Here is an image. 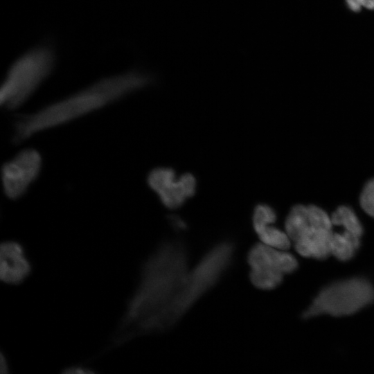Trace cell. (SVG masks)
Segmentation results:
<instances>
[{"mask_svg":"<svg viewBox=\"0 0 374 374\" xmlns=\"http://www.w3.org/2000/svg\"><path fill=\"white\" fill-rule=\"evenodd\" d=\"M189 271L181 244H161L143 266L138 285L115 334V344L150 333L154 321L177 295Z\"/></svg>","mask_w":374,"mask_h":374,"instance_id":"cell-1","label":"cell"},{"mask_svg":"<svg viewBox=\"0 0 374 374\" xmlns=\"http://www.w3.org/2000/svg\"><path fill=\"white\" fill-rule=\"evenodd\" d=\"M150 81L149 77L136 71L101 79L34 113L21 116L15 123L12 141L21 143L40 132L84 116L144 87Z\"/></svg>","mask_w":374,"mask_h":374,"instance_id":"cell-2","label":"cell"},{"mask_svg":"<svg viewBox=\"0 0 374 374\" xmlns=\"http://www.w3.org/2000/svg\"><path fill=\"white\" fill-rule=\"evenodd\" d=\"M233 252L230 242L212 248L190 270L180 290L154 321L150 332L165 330L175 323L220 279L229 267Z\"/></svg>","mask_w":374,"mask_h":374,"instance_id":"cell-3","label":"cell"},{"mask_svg":"<svg viewBox=\"0 0 374 374\" xmlns=\"http://www.w3.org/2000/svg\"><path fill=\"white\" fill-rule=\"evenodd\" d=\"M55 53L48 46L34 48L10 66L0 90L1 105L12 110L22 105L51 74Z\"/></svg>","mask_w":374,"mask_h":374,"instance_id":"cell-4","label":"cell"},{"mask_svg":"<svg viewBox=\"0 0 374 374\" xmlns=\"http://www.w3.org/2000/svg\"><path fill=\"white\" fill-rule=\"evenodd\" d=\"M374 302V287L366 278L355 277L323 287L303 312L305 319L326 314L334 317L355 314Z\"/></svg>","mask_w":374,"mask_h":374,"instance_id":"cell-5","label":"cell"},{"mask_svg":"<svg viewBox=\"0 0 374 374\" xmlns=\"http://www.w3.org/2000/svg\"><path fill=\"white\" fill-rule=\"evenodd\" d=\"M248 263L252 284L264 290L277 287L285 274H291L298 268V262L292 254L262 242L250 249Z\"/></svg>","mask_w":374,"mask_h":374,"instance_id":"cell-6","label":"cell"},{"mask_svg":"<svg viewBox=\"0 0 374 374\" xmlns=\"http://www.w3.org/2000/svg\"><path fill=\"white\" fill-rule=\"evenodd\" d=\"M42 159L39 152L33 148L19 152L1 168V179L6 196L12 200L21 197L37 178Z\"/></svg>","mask_w":374,"mask_h":374,"instance_id":"cell-7","label":"cell"},{"mask_svg":"<svg viewBox=\"0 0 374 374\" xmlns=\"http://www.w3.org/2000/svg\"><path fill=\"white\" fill-rule=\"evenodd\" d=\"M147 181L161 203L170 209L181 206L194 195L197 186L196 179L192 174L186 173L177 179L175 171L169 168L151 170Z\"/></svg>","mask_w":374,"mask_h":374,"instance_id":"cell-8","label":"cell"},{"mask_svg":"<svg viewBox=\"0 0 374 374\" xmlns=\"http://www.w3.org/2000/svg\"><path fill=\"white\" fill-rule=\"evenodd\" d=\"M32 265L23 245L15 240L0 245V279L5 284L22 283L30 274Z\"/></svg>","mask_w":374,"mask_h":374,"instance_id":"cell-9","label":"cell"},{"mask_svg":"<svg viewBox=\"0 0 374 374\" xmlns=\"http://www.w3.org/2000/svg\"><path fill=\"white\" fill-rule=\"evenodd\" d=\"M276 220V213L271 206L262 204L255 207L253 226L261 242L276 249L287 250L291 240L286 232L273 225Z\"/></svg>","mask_w":374,"mask_h":374,"instance_id":"cell-10","label":"cell"},{"mask_svg":"<svg viewBox=\"0 0 374 374\" xmlns=\"http://www.w3.org/2000/svg\"><path fill=\"white\" fill-rule=\"evenodd\" d=\"M285 226L291 241L295 242L303 237L311 227L308 206L298 204L292 208Z\"/></svg>","mask_w":374,"mask_h":374,"instance_id":"cell-11","label":"cell"},{"mask_svg":"<svg viewBox=\"0 0 374 374\" xmlns=\"http://www.w3.org/2000/svg\"><path fill=\"white\" fill-rule=\"evenodd\" d=\"M360 247V238L347 231L333 233L330 239L331 254L340 261H348L354 257Z\"/></svg>","mask_w":374,"mask_h":374,"instance_id":"cell-12","label":"cell"},{"mask_svg":"<svg viewBox=\"0 0 374 374\" xmlns=\"http://www.w3.org/2000/svg\"><path fill=\"white\" fill-rule=\"evenodd\" d=\"M333 225L341 226L345 231L361 238L363 234L362 225L352 208L341 206L337 208L331 216Z\"/></svg>","mask_w":374,"mask_h":374,"instance_id":"cell-13","label":"cell"},{"mask_svg":"<svg viewBox=\"0 0 374 374\" xmlns=\"http://www.w3.org/2000/svg\"><path fill=\"white\" fill-rule=\"evenodd\" d=\"M360 204L363 210L374 218V179L370 180L362 190Z\"/></svg>","mask_w":374,"mask_h":374,"instance_id":"cell-14","label":"cell"},{"mask_svg":"<svg viewBox=\"0 0 374 374\" xmlns=\"http://www.w3.org/2000/svg\"><path fill=\"white\" fill-rule=\"evenodd\" d=\"M348 8L354 12H358L362 9L374 10V0H345Z\"/></svg>","mask_w":374,"mask_h":374,"instance_id":"cell-15","label":"cell"},{"mask_svg":"<svg viewBox=\"0 0 374 374\" xmlns=\"http://www.w3.org/2000/svg\"><path fill=\"white\" fill-rule=\"evenodd\" d=\"M62 373L64 374H91L95 372L90 368L75 365L66 367Z\"/></svg>","mask_w":374,"mask_h":374,"instance_id":"cell-16","label":"cell"},{"mask_svg":"<svg viewBox=\"0 0 374 374\" xmlns=\"http://www.w3.org/2000/svg\"><path fill=\"white\" fill-rule=\"evenodd\" d=\"M170 221L172 226L177 230H184L186 227V224L183 220L177 216H171Z\"/></svg>","mask_w":374,"mask_h":374,"instance_id":"cell-17","label":"cell"},{"mask_svg":"<svg viewBox=\"0 0 374 374\" xmlns=\"http://www.w3.org/2000/svg\"><path fill=\"white\" fill-rule=\"evenodd\" d=\"M0 368L1 373H8L9 371L8 362L6 357L1 353L0 357Z\"/></svg>","mask_w":374,"mask_h":374,"instance_id":"cell-18","label":"cell"}]
</instances>
